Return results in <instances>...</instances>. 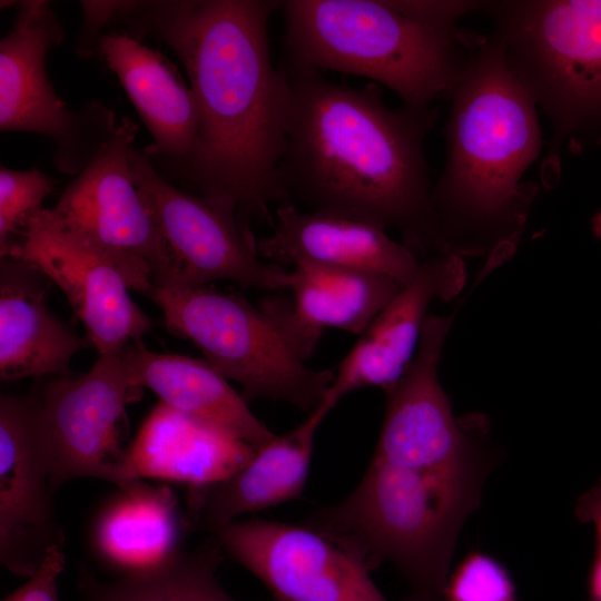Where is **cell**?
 Returning <instances> with one entry per match:
<instances>
[{
	"instance_id": "obj_1",
	"label": "cell",
	"mask_w": 601,
	"mask_h": 601,
	"mask_svg": "<svg viewBox=\"0 0 601 601\" xmlns=\"http://www.w3.org/2000/svg\"><path fill=\"white\" fill-rule=\"evenodd\" d=\"M445 337L425 331L403 376L385 390L386 408L370 464L339 502L303 522L367 570L394 565L404 601H444L457 538L480 508L497 465L489 418L455 417L439 378Z\"/></svg>"
},
{
	"instance_id": "obj_2",
	"label": "cell",
	"mask_w": 601,
	"mask_h": 601,
	"mask_svg": "<svg viewBox=\"0 0 601 601\" xmlns=\"http://www.w3.org/2000/svg\"><path fill=\"white\" fill-rule=\"evenodd\" d=\"M275 0L101 1L106 26L156 38L178 58L199 114L195 147L180 177L203 196L253 218L285 203L278 178L288 86L275 68L268 23Z\"/></svg>"
},
{
	"instance_id": "obj_3",
	"label": "cell",
	"mask_w": 601,
	"mask_h": 601,
	"mask_svg": "<svg viewBox=\"0 0 601 601\" xmlns=\"http://www.w3.org/2000/svg\"><path fill=\"white\" fill-rule=\"evenodd\" d=\"M279 68L288 86L278 166L285 200L394 228L417 256L437 254L424 154L437 110L390 108L375 82L352 88Z\"/></svg>"
},
{
	"instance_id": "obj_4",
	"label": "cell",
	"mask_w": 601,
	"mask_h": 601,
	"mask_svg": "<svg viewBox=\"0 0 601 601\" xmlns=\"http://www.w3.org/2000/svg\"><path fill=\"white\" fill-rule=\"evenodd\" d=\"M446 159L431 190L437 254L513 255L539 193L522 180L542 149L538 108L490 36L469 31L450 96Z\"/></svg>"
},
{
	"instance_id": "obj_5",
	"label": "cell",
	"mask_w": 601,
	"mask_h": 601,
	"mask_svg": "<svg viewBox=\"0 0 601 601\" xmlns=\"http://www.w3.org/2000/svg\"><path fill=\"white\" fill-rule=\"evenodd\" d=\"M284 60L388 87L413 108L450 98L463 70L469 31L412 20L386 0H285Z\"/></svg>"
},
{
	"instance_id": "obj_6",
	"label": "cell",
	"mask_w": 601,
	"mask_h": 601,
	"mask_svg": "<svg viewBox=\"0 0 601 601\" xmlns=\"http://www.w3.org/2000/svg\"><path fill=\"white\" fill-rule=\"evenodd\" d=\"M475 12L550 124L540 176L552 188L564 146L601 141V0L479 1Z\"/></svg>"
},
{
	"instance_id": "obj_7",
	"label": "cell",
	"mask_w": 601,
	"mask_h": 601,
	"mask_svg": "<svg viewBox=\"0 0 601 601\" xmlns=\"http://www.w3.org/2000/svg\"><path fill=\"white\" fill-rule=\"evenodd\" d=\"M147 297L166 328L237 382L246 402L283 401L309 414L324 400L334 371L308 367L260 308L207 286L154 287Z\"/></svg>"
},
{
	"instance_id": "obj_8",
	"label": "cell",
	"mask_w": 601,
	"mask_h": 601,
	"mask_svg": "<svg viewBox=\"0 0 601 601\" xmlns=\"http://www.w3.org/2000/svg\"><path fill=\"white\" fill-rule=\"evenodd\" d=\"M65 36L50 1H18L13 24L0 40V130L47 138L55 168L77 176L119 121L99 101L73 110L55 91L46 60Z\"/></svg>"
},
{
	"instance_id": "obj_9",
	"label": "cell",
	"mask_w": 601,
	"mask_h": 601,
	"mask_svg": "<svg viewBox=\"0 0 601 601\" xmlns=\"http://www.w3.org/2000/svg\"><path fill=\"white\" fill-rule=\"evenodd\" d=\"M137 190L161 233L169 273L161 287H197L228 280L243 287L287 290L289 270L264 260L236 211L166 180L144 150H130Z\"/></svg>"
},
{
	"instance_id": "obj_10",
	"label": "cell",
	"mask_w": 601,
	"mask_h": 601,
	"mask_svg": "<svg viewBox=\"0 0 601 601\" xmlns=\"http://www.w3.org/2000/svg\"><path fill=\"white\" fill-rule=\"evenodd\" d=\"M137 124L122 117L112 135L63 189L50 209L118 266L130 290L147 296L166 284L169 255L130 169Z\"/></svg>"
},
{
	"instance_id": "obj_11",
	"label": "cell",
	"mask_w": 601,
	"mask_h": 601,
	"mask_svg": "<svg viewBox=\"0 0 601 601\" xmlns=\"http://www.w3.org/2000/svg\"><path fill=\"white\" fill-rule=\"evenodd\" d=\"M0 255L28 264L63 292L99 355L122 349L151 328L116 263L50 209L32 214Z\"/></svg>"
},
{
	"instance_id": "obj_12",
	"label": "cell",
	"mask_w": 601,
	"mask_h": 601,
	"mask_svg": "<svg viewBox=\"0 0 601 601\" xmlns=\"http://www.w3.org/2000/svg\"><path fill=\"white\" fill-rule=\"evenodd\" d=\"M141 391L131 380L125 347L99 355L81 376H61L43 387L41 398L53 446L51 493L77 477H96L118 487L129 483L119 426L126 406Z\"/></svg>"
},
{
	"instance_id": "obj_13",
	"label": "cell",
	"mask_w": 601,
	"mask_h": 601,
	"mask_svg": "<svg viewBox=\"0 0 601 601\" xmlns=\"http://www.w3.org/2000/svg\"><path fill=\"white\" fill-rule=\"evenodd\" d=\"M214 535L277 601H387L357 558L304 523L235 520Z\"/></svg>"
},
{
	"instance_id": "obj_14",
	"label": "cell",
	"mask_w": 601,
	"mask_h": 601,
	"mask_svg": "<svg viewBox=\"0 0 601 601\" xmlns=\"http://www.w3.org/2000/svg\"><path fill=\"white\" fill-rule=\"evenodd\" d=\"M53 446L41 393L0 398V560L30 578L50 546L63 543L53 521Z\"/></svg>"
},
{
	"instance_id": "obj_15",
	"label": "cell",
	"mask_w": 601,
	"mask_h": 601,
	"mask_svg": "<svg viewBox=\"0 0 601 601\" xmlns=\"http://www.w3.org/2000/svg\"><path fill=\"white\" fill-rule=\"evenodd\" d=\"M461 257L435 254L359 334L334 371L324 401L335 408L347 394L370 386L384 391L406 372L416 353L426 311L434 298L455 297L465 283Z\"/></svg>"
},
{
	"instance_id": "obj_16",
	"label": "cell",
	"mask_w": 601,
	"mask_h": 601,
	"mask_svg": "<svg viewBox=\"0 0 601 601\" xmlns=\"http://www.w3.org/2000/svg\"><path fill=\"white\" fill-rule=\"evenodd\" d=\"M401 288L378 273L303 263L289 270L290 295L265 299L260 309L306 361L326 328L359 335Z\"/></svg>"
},
{
	"instance_id": "obj_17",
	"label": "cell",
	"mask_w": 601,
	"mask_h": 601,
	"mask_svg": "<svg viewBox=\"0 0 601 601\" xmlns=\"http://www.w3.org/2000/svg\"><path fill=\"white\" fill-rule=\"evenodd\" d=\"M259 256L274 265L297 264L378 273L402 287L416 276L421 262L386 230L341 215L300 210L290 201L277 205L269 236L257 242Z\"/></svg>"
},
{
	"instance_id": "obj_18",
	"label": "cell",
	"mask_w": 601,
	"mask_h": 601,
	"mask_svg": "<svg viewBox=\"0 0 601 601\" xmlns=\"http://www.w3.org/2000/svg\"><path fill=\"white\" fill-rule=\"evenodd\" d=\"M97 53L116 75L152 137L144 152L169 164L181 176L199 127L189 83L164 53L125 31L102 35Z\"/></svg>"
},
{
	"instance_id": "obj_19",
	"label": "cell",
	"mask_w": 601,
	"mask_h": 601,
	"mask_svg": "<svg viewBox=\"0 0 601 601\" xmlns=\"http://www.w3.org/2000/svg\"><path fill=\"white\" fill-rule=\"evenodd\" d=\"M333 410L322 401L302 423L276 434L228 477L189 487V524L214 534L239 515L298 497L309 474L316 434Z\"/></svg>"
},
{
	"instance_id": "obj_20",
	"label": "cell",
	"mask_w": 601,
	"mask_h": 601,
	"mask_svg": "<svg viewBox=\"0 0 601 601\" xmlns=\"http://www.w3.org/2000/svg\"><path fill=\"white\" fill-rule=\"evenodd\" d=\"M255 450L159 402L126 451L128 482L157 479L189 487L221 481L243 467Z\"/></svg>"
},
{
	"instance_id": "obj_21",
	"label": "cell",
	"mask_w": 601,
	"mask_h": 601,
	"mask_svg": "<svg viewBox=\"0 0 601 601\" xmlns=\"http://www.w3.org/2000/svg\"><path fill=\"white\" fill-rule=\"evenodd\" d=\"M47 277L28 264L1 258L0 376L18 381L67 376L75 354L90 342L58 319L46 304Z\"/></svg>"
},
{
	"instance_id": "obj_22",
	"label": "cell",
	"mask_w": 601,
	"mask_h": 601,
	"mask_svg": "<svg viewBox=\"0 0 601 601\" xmlns=\"http://www.w3.org/2000/svg\"><path fill=\"white\" fill-rule=\"evenodd\" d=\"M125 354L134 384L150 388L167 406L255 451L275 437L252 413L242 394L206 359L156 353L142 339L128 344Z\"/></svg>"
},
{
	"instance_id": "obj_23",
	"label": "cell",
	"mask_w": 601,
	"mask_h": 601,
	"mask_svg": "<svg viewBox=\"0 0 601 601\" xmlns=\"http://www.w3.org/2000/svg\"><path fill=\"white\" fill-rule=\"evenodd\" d=\"M177 500L165 485L135 480L97 514L92 544L101 560L126 573L157 565L177 550Z\"/></svg>"
},
{
	"instance_id": "obj_24",
	"label": "cell",
	"mask_w": 601,
	"mask_h": 601,
	"mask_svg": "<svg viewBox=\"0 0 601 601\" xmlns=\"http://www.w3.org/2000/svg\"><path fill=\"white\" fill-rule=\"evenodd\" d=\"M216 543L196 551L177 550L161 563L105 582L81 569L79 589L86 601H235L218 585Z\"/></svg>"
},
{
	"instance_id": "obj_25",
	"label": "cell",
	"mask_w": 601,
	"mask_h": 601,
	"mask_svg": "<svg viewBox=\"0 0 601 601\" xmlns=\"http://www.w3.org/2000/svg\"><path fill=\"white\" fill-rule=\"evenodd\" d=\"M56 180L38 170L0 168V252L27 223L42 209L43 200L52 194Z\"/></svg>"
},
{
	"instance_id": "obj_26",
	"label": "cell",
	"mask_w": 601,
	"mask_h": 601,
	"mask_svg": "<svg viewBox=\"0 0 601 601\" xmlns=\"http://www.w3.org/2000/svg\"><path fill=\"white\" fill-rule=\"evenodd\" d=\"M444 601H519L506 568L483 552L467 554L450 574Z\"/></svg>"
},
{
	"instance_id": "obj_27",
	"label": "cell",
	"mask_w": 601,
	"mask_h": 601,
	"mask_svg": "<svg viewBox=\"0 0 601 601\" xmlns=\"http://www.w3.org/2000/svg\"><path fill=\"white\" fill-rule=\"evenodd\" d=\"M387 3L417 22L445 29H455L457 21L471 11L476 10L479 1L449 0V1H417V0H386Z\"/></svg>"
},
{
	"instance_id": "obj_28",
	"label": "cell",
	"mask_w": 601,
	"mask_h": 601,
	"mask_svg": "<svg viewBox=\"0 0 601 601\" xmlns=\"http://www.w3.org/2000/svg\"><path fill=\"white\" fill-rule=\"evenodd\" d=\"M65 561L63 543L50 546L37 571L2 601H60L57 582Z\"/></svg>"
},
{
	"instance_id": "obj_29",
	"label": "cell",
	"mask_w": 601,
	"mask_h": 601,
	"mask_svg": "<svg viewBox=\"0 0 601 601\" xmlns=\"http://www.w3.org/2000/svg\"><path fill=\"white\" fill-rule=\"evenodd\" d=\"M574 515L579 522L593 528L594 551L588 574L587 593L588 601H601V477L597 484L580 495Z\"/></svg>"
},
{
	"instance_id": "obj_30",
	"label": "cell",
	"mask_w": 601,
	"mask_h": 601,
	"mask_svg": "<svg viewBox=\"0 0 601 601\" xmlns=\"http://www.w3.org/2000/svg\"><path fill=\"white\" fill-rule=\"evenodd\" d=\"M592 228L598 238L601 239V211H599L592 219Z\"/></svg>"
}]
</instances>
